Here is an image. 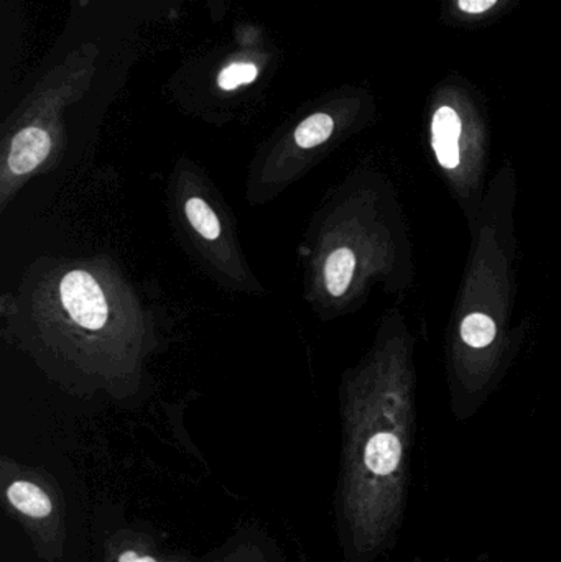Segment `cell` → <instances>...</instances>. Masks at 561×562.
<instances>
[{
	"label": "cell",
	"instance_id": "6da1fadb",
	"mask_svg": "<svg viewBox=\"0 0 561 562\" xmlns=\"http://www.w3.org/2000/svg\"><path fill=\"white\" fill-rule=\"evenodd\" d=\"M519 181L510 165L491 177L470 234L467 266L445 329L444 362L451 412L467 419L503 385L526 329L514 324L519 291L516 206Z\"/></svg>",
	"mask_w": 561,
	"mask_h": 562
},
{
	"label": "cell",
	"instance_id": "5b68a950",
	"mask_svg": "<svg viewBox=\"0 0 561 562\" xmlns=\"http://www.w3.org/2000/svg\"><path fill=\"white\" fill-rule=\"evenodd\" d=\"M7 501L20 514L30 518H45L52 515L53 504L45 491L29 481H15L7 487Z\"/></svg>",
	"mask_w": 561,
	"mask_h": 562
},
{
	"label": "cell",
	"instance_id": "7a4b0ae2",
	"mask_svg": "<svg viewBox=\"0 0 561 562\" xmlns=\"http://www.w3.org/2000/svg\"><path fill=\"white\" fill-rule=\"evenodd\" d=\"M306 249V297L323 319L364 306L374 288L404 297L414 286L411 226L381 170H355L315 214Z\"/></svg>",
	"mask_w": 561,
	"mask_h": 562
},
{
	"label": "cell",
	"instance_id": "3957f363",
	"mask_svg": "<svg viewBox=\"0 0 561 562\" xmlns=\"http://www.w3.org/2000/svg\"><path fill=\"white\" fill-rule=\"evenodd\" d=\"M29 300L15 301L12 319L29 333L25 349L48 362L53 372L69 362L66 372L86 380L98 376L99 389L122 386L150 352V324L134 291L111 267L71 266L46 270Z\"/></svg>",
	"mask_w": 561,
	"mask_h": 562
},
{
	"label": "cell",
	"instance_id": "277c9868",
	"mask_svg": "<svg viewBox=\"0 0 561 562\" xmlns=\"http://www.w3.org/2000/svg\"><path fill=\"white\" fill-rule=\"evenodd\" d=\"M177 213L180 214L184 236L197 247L198 256L216 272L224 283L234 290H260L244 263L233 231L220 211V203L211 196L201 178L191 171H181L177 177Z\"/></svg>",
	"mask_w": 561,
	"mask_h": 562
},
{
	"label": "cell",
	"instance_id": "8992f818",
	"mask_svg": "<svg viewBox=\"0 0 561 562\" xmlns=\"http://www.w3.org/2000/svg\"><path fill=\"white\" fill-rule=\"evenodd\" d=\"M335 131V119L326 112H316V114L310 115L296 125L295 131H293V145L302 154L318 150L319 147L328 144Z\"/></svg>",
	"mask_w": 561,
	"mask_h": 562
},
{
	"label": "cell",
	"instance_id": "9c48e42d",
	"mask_svg": "<svg viewBox=\"0 0 561 562\" xmlns=\"http://www.w3.org/2000/svg\"><path fill=\"white\" fill-rule=\"evenodd\" d=\"M117 562H157L154 560V558L150 557H138L135 551H125V553H122L121 557H119Z\"/></svg>",
	"mask_w": 561,
	"mask_h": 562
},
{
	"label": "cell",
	"instance_id": "52a82bcc",
	"mask_svg": "<svg viewBox=\"0 0 561 562\" xmlns=\"http://www.w3.org/2000/svg\"><path fill=\"white\" fill-rule=\"evenodd\" d=\"M257 68L250 63H236V65L227 66L220 75V88L224 91H233L239 86L249 85L256 81Z\"/></svg>",
	"mask_w": 561,
	"mask_h": 562
},
{
	"label": "cell",
	"instance_id": "ba28073f",
	"mask_svg": "<svg viewBox=\"0 0 561 562\" xmlns=\"http://www.w3.org/2000/svg\"><path fill=\"white\" fill-rule=\"evenodd\" d=\"M497 0H460V9L468 13H481L496 5Z\"/></svg>",
	"mask_w": 561,
	"mask_h": 562
}]
</instances>
